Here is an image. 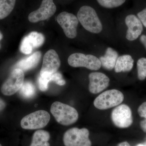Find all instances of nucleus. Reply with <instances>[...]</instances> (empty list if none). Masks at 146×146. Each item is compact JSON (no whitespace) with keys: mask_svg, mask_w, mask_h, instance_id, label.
I'll return each mask as SVG.
<instances>
[{"mask_svg":"<svg viewBox=\"0 0 146 146\" xmlns=\"http://www.w3.org/2000/svg\"><path fill=\"white\" fill-rule=\"evenodd\" d=\"M50 112L56 121L63 125H71L78 119V113L76 110L60 102H55L52 104Z\"/></svg>","mask_w":146,"mask_h":146,"instance_id":"obj_1","label":"nucleus"},{"mask_svg":"<svg viewBox=\"0 0 146 146\" xmlns=\"http://www.w3.org/2000/svg\"><path fill=\"white\" fill-rule=\"evenodd\" d=\"M79 22L87 31L92 33H100L103 29L102 25L96 10L89 6H83L77 13Z\"/></svg>","mask_w":146,"mask_h":146,"instance_id":"obj_2","label":"nucleus"},{"mask_svg":"<svg viewBox=\"0 0 146 146\" xmlns=\"http://www.w3.org/2000/svg\"><path fill=\"white\" fill-rule=\"evenodd\" d=\"M124 100L123 94L116 89L104 91L94 100V104L96 108L104 110L118 106Z\"/></svg>","mask_w":146,"mask_h":146,"instance_id":"obj_3","label":"nucleus"},{"mask_svg":"<svg viewBox=\"0 0 146 146\" xmlns=\"http://www.w3.org/2000/svg\"><path fill=\"white\" fill-rule=\"evenodd\" d=\"M89 136V131L85 128H72L64 133L63 143L65 146H91Z\"/></svg>","mask_w":146,"mask_h":146,"instance_id":"obj_4","label":"nucleus"},{"mask_svg":"<svg viewBox=\"0 0 146 146\" xmlns=\"http://www.w3.org/2000/svg\"><path fill=\"white\" fill-rule=\"evenodd\" d=\"M50 119L49 113L44 110H39L25 116L21 121V126L24 129H37L47 125Z\"/></svg>","mask_w":146,"mask_h":146,"instance_id":"obj_5","label":"nucleus"},{"mask_svg":"<svg viewBox=\"0 0 146 146\" xmlns=\"http://www.w3.org/2000/svg\"><path fill=\"white\" fill-rule=\"evenodd\" d=\"M68 63L72 67H84L91 70H98L102 66L99 58L96 56L80 53L71 54L68 58Z\"/></svg>","mask_w":146,"mask_h":146,"instance_id":"obj_6","label":"nucleus"},{"mask_svg":"<svg viewBox=\"0 0 146 146\" xmlns=\"http://www.w3.org/2000/svg\"><path fill=\"white\" fill-rule=\"evenodd\" d=\"M23 71L20 69H14L9 77L3 83L1 91L5 96H11L20 90L24 82Z\"/></svg>","mask_w":146,"mask_h":146,"instance_id":"obj_7","label":"nucleus"},{"mask_svg":"<svg viewBox=\"0 0 146 146\" xmlns=\"http://www.w3.org/2000/svg\"><path fill=\"white\" fill-rule=\"evenodd\" d=\"M111 119L117 127L120 128L129 127L133 123L131 110L127 105H119L112 110Z\"/></svg>","mask_w":146,"mask_h":146,"instance_id":"obj_8","label":"nucleus"},{"mask_svg":"<svg viewBox=\"0 0 146 146\" xmlns=\"http://www.w3.org/2000/svg\"><path fill=\"white\" fill-rule=\"evenodd\" d=\"M57 23L63 29L65 35L70 39L75 38L77 35L79 21L72 13L64 11L58 14L56 18Z\"/></svg>","mask_w":146,"mask_h":146,"instance_id":"obj_9","label":"nucleus"},{"mask_svg":"<svg viewBox=\"0 0 146 146\" xmlns=\"http://www.w3.org/2000/svg\"><path fill=\"white\" fill-rule=\"evenodd\" d=\"M56 10V6L53 0H43L40 7L30 13L29 21L35 23L46 20L54 14Z\"/></svg>","mask_w":146,"mask_h":146,"instance_id":"obj_10","label":"nucleus"},{"mask_svg":"<svg viewBox=\"0 0 146 146\" xmlns=\"http://www.w3.org/2000/svg\"><path fill=\"white\" fill-rule=\"evenodd\" d=\"M44 41V36L42 33L37 32H32L23 39L20 50L24 54H30L34 49L42 46Z\"/></svg>","mask_w":146,"mask_h":146,"instance_id":"obj_11","label":"nucleus"},{"mask_svg":"<svg viewBox=\"0 0 146 146\" xmlns=\"http://www.w3.org/2000/svg\"><path fill=\"white\" fill-rule=\"evenodd\" d=\"M60 65V60L57 53L54 50H50L44 56L40 75L56 72Z\"/></svg>","mask_w":146,"mask_h":146,"instance_id":"obj_12","label":"nucleus"},{"mask_svg":"<svg viewBox=\"0 0 146 146\" xmlns=\"http://www.w3.org/2000/svg\"><path fill=\"white\" fill-rule=\"evenodd\" d=\"M89 78V90L91 94H99L109 86L110 79L103 73L98 72L90 73Z\"/></svg>","mask_w":146,"mask_h":146,"instance_id":"obj_13","label":"nucleus"},{"mask_svg":"<svg viewBox=\"0 0 146 146\" xmlns=\"http://www.w3.org/2000/svg\"><path fill=\"white\" fill-rule=\"evenodd\" d=\"M125 23L128 28L126 38L129 41L136 40L143 31L141 21L135 15L130 14L126 17Z\"/></svg>","mask_w":146,"mask_h":146,"instance_id":"obj_14","label":"nucleus"},{"mask_svg":"<svg viewBox=\"0 0 146 146\" xmlns=\"http://www.w3.org/2000/svg\"><path fill=\"white\" fill-rule=\"evenodd\" d=\"M42 54L40 52H36L29 57L22 59L16 64L15 69L18 68L23 71L33 69L37 66L41 59Z\"/></svg>","mask_w":146,"mask_h":146,"instance_id":"obj_15","label":"nucleus"},{"mask_svg":"<svg viewBox=\"0 0 146 146\" xmlns=\"http://www.w3.org/2000/svg\"><path fill=\"white\" fill-rule=\"evenodd\" d=\"M118 58L117 52L109 47L106 49L104 55L100 57L99 59L102 66L104 69L111 70L115 68Z\"/></svg>","mask_w":146,"mask_h":146,"instance_id":"obj_16","label":"nucleus"},{"mask_svg":"<svg viewBox=\"0 0 146 146\" xmlns=\"http://www.w3.org/2000/svg\"><path fill=\"white\" fill-rule=\"evenodd\" d=\"M133 59L129 55L121 56L118 58L115 64V72H129L133 68Z\"/></svg>","mask_w":146,"mask_h":146,"instance_id":"obj_17","label":"nucleus"},{"mask_svg":"<svg viewBox=\"0 0 146 146\" xmlns=\"http://www.w3.org/2000/svg\"><path fill=\"white\" fill-rule=\"evenodd\" d=\"M50 137V133L46 131H36L33 136L30 146H50L48 142Z\"/></svg>","mask_w":146,"mask_h":146,"instance_id":"obj_18","label":"nucleus"},{"mask_svg":"<svg viewBox=\"0 0 146 146\" xmlns=\"http://www.w3.org/2000/svg\"><path fill=\"white\" fill-rule=\"evenodd\" d=\"M16 0H0V20L8 16L12 12Z\"/></svg>","mask_w":146,"mask_h":146,"instance_id":"obj_19","label":"nucleus"},{"mask_svg":"<svg viewBox=\"0 0 146 146\" xmlns=\"http://www.w3.org/2000/svg\"><path fill=\"white\" fill-rule=\"evenodd\" d=\"M20 93L24 98H32L35 94V87L31 82H24L20 89Z\"/></svg>","mask_w":146,"mask_h":146,"instance_id":"obj_20","label":"nucleus"},{"mask_svg":"<svg viewBox=\"0 0 146 146\" xmlns=\"http://www.w3.org/2000/svg\"><path fill=\"white\" fill-rule=\"evenodd\" d=\"M40 76H45L49 82L51 81L54 82L56 84L60 86H63L66 83L62 74L57 72L53 74H45Z\"/></svg>","mask_w":146,"mask_h":146,"instance_id":"obj_21","label":"nucleus"},{"mask_svg":"<svg viewBox=\"0 0 146 146\" xmlns=\"http://www.w3.org/2000/svg\"><path fill=\"white\" fill-rule=\"evenodd\" d=\"M99 4L106 8H114L119 7L125 2L126 0H97Z\"/></svg>","mask_w":146,"mask_h":146,"instance_id":"obj_22","label":"nucleus"},{"mask_svg":"<svg viewBox=\"0 0 146 146\" xmlns=\"http://www.w3.org/2000/svg\"><path fill=\"white\" fill-rule=\"evenodd\" d=\"M138 77L140 80H144L146 78V58H142L137 63Z\"/></svg>","mask_w":146,"mask_h":146,"instance_id":"obj_23","label":"nucleus"},{"mask_svg":"<svg viewBox=\"0 0 146 146\" xmlns=\"http://www.w3.org/2000/svg\"><path fill=\"white\" fill-rule=\"evenodd\" d=\"M49 83V82L44 76H40L38 79L39 89L41 91H46L48 88Z\"/></svg>","mask_w":146,"mask_h":146,"instance_id":"obj_24","label":"nucleus"},{"mask_svg":"<svg viewBox=\"0 0 146 146\" xmlns=\"http://www.w3.org/2000/svg\"><path fill=\"white\" fill-rule=\"evenodd\" d=\"M137 16L142 23L146 27V8L139 12Z\"/></svg>","mask_w":146,"mask_h":146,"instance_id":"obj_25","label":"nucleus"},{"mask_svg":"<svg viewBox=\"0 0 146 146\" xmlns=\"http://www.w3.org/2000/svg\"><path fill=\"white\" fill-rule=\"evenodd\" d=\"M138 112L141 117L146 119V102L143 103L139 106L138 109Z\"/></svg>","mask_w":146,"mask_h":146,"instance_id":"obj_26","label":"nucleus"},{"mask_svg":"<svg viewBox=\"0 0 146 146\" xmlns=\"http://www.w3.org/2000/svg\"><path fill=\"white\" fill-rule=\"evenodd\" d=\"M140 124L142 130L146 133V119L141 121Z\"/></svg>","mask_w":146,"mask_h":146,"instance_id":"obj_27","label":"nucleus"},{"mask_svg":"<svg viewBox=\"0 0 146 146\" xmlns=\"http://www.w3.org/2000/svg\"><path fill=\"white\" fill-rule=\"evenodd\" d=\"M6 106V103L2 99L0 98V112L3 111Z\"/></svg>","mask_w":146,"mask_h":146,"instance_id":"obj_28","label":"nucleus"},{"mask_svg":"<svg viewBox=\"0 0 146 146\" xmlns=\"http://www.w3.org/2000/svg\"><path fill=\"white\" fill-rule=\"evenodd\" d=\"M140 41L143 44L146 49V35H142L140 37Z\"/></svg>","mask_w":146,"mask_h":146,"instance_id":"obj_29","label":"nucleus"},{"mask_svg":"<svg viewBox=\"0 0 146 146\" xmlns=\"http://www.w3.org/2000/svg\"><path fill=\"white\" fill-rule=\"evenodd\" d=\"M118 146H131L127 142H123L120 143L118 145Z\"/></svg>","mask_w":146,"mask_h":146,"instance_id":"obj_30","label":"nucleus"},{"mask_svg":"<svg viewBox=\"0 0 146 146\" xmlns=\"http://www.w3.org/2000/svg\"><path fill=\"white\" fill-rule=\"evenodd\" d=\"M3 35L0 32V41L3 39ZM0 48H1V45H0Z\"/></svg>","mask_w":146,"mask_h":146,"instance_id":"obj_31","label":"nucleus"},{"mask_svg":"<svg viewBox=\"0 0 146 146\" xmlns=\"http://www.w3.org/2000/svg\"><path fill=\"white\" fill-rule=\"evenodd\" d=\"M136 146H146L145 145H143V144H138Z\"/></svg>","mask_w":146,"mask_h":146,"instance_id":"obj_32","label":"nucleus"},{"mask_svg":"<svg viewBox=\"0 0 146 146\" xmlns=\"http://www.w3.org/2000/svg\"><path fill=\"white\" fill-rule=\"evenodd\" d=\"M0 146H2V145H1V144H0Z\"/></svg>","mask_w":146,"mask_h":146,"instance_id":"obj_33","label":"nucleus"},{"mask_svg":"<svg viewBox=\"0 0 146 146\" xmlns=\"http://www.w3.org/2000/svg\"></svg>","mask_w":146,"mask_h":146,"instance_id":"obj_34","label":"nucleus"}]
</instances>
